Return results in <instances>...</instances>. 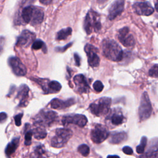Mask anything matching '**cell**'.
<instances>
[{"mask_svg":"<svg viewBox=\"0 0 158 158\" xmlns=\"http://www.w3.org/2000/svg\"><path fill=\"white\" fill-rule=\"evenodd\" d=\"M103 55L109 60L118 62L123 58V51L117 42L111 39H105L102 42Z\"/></svg>","mask_w":158,"mask_h":158,"instance_id":"obj_1","label":"cell"},{"mask_svg":"<svg viewBox=\"0 0 158 158\" xmlns=\"http://www.w3.org/2000/svg\"><path fill=\"white\" fill-rule=\"evenodd\" d=\"M84 29L88 35L93 31L98 32L101 28L99 15L95 11L90 10L87 13L84 21Z\"/></svg>","mask_w":158,"mask_h":158,"instance_id":"obj_2","label":"cell"},{"mask_svg":"<svg viewBox=\"0 0 158 158\" xmlns=\"http://www.w3.org/2000/svg\"><path fill=\"white\" fill-rule=\"evenodd\" d=\"M111 99L107 97L101 98L89 105L90 112L96 116L100 117L107 114L110 109Z\"/></svg>","mask_w":158,"mask_h":158,"instance_id":"obj_3","label":"cell"},{"mask_svg":"<svg viewBox=\"0 0 158 158\" xmlns=\"http://www.w3.org/2000/svg\"><path fill=\"white\" fill-rule=\"evenodd\" d=\"M72 136V131L68 128H59L56 130L55 135L52 138L51 144L54 148H60L64 146Z\"/></svg>","mask_w":158,"mask_h":158,"instance_id":"obj_4","label":"cell"},{"mask_svg":"<svg viewBox=\"0 0 158 158\" xmlns=\"http://www.w3.org/2000/svg\"><path fill=\"white\" fill-rule=\"evenodd\" d=\"M57 118L56 112L51 110H41L34 118V122L43 127L51 125Z\"/></svg>","mask_w":158,"mask_h":158,"instance_id":"obj_5","label":"cell"},{"mask_svg":"<svg viewBox=\"0 0 158 158\" xmlns=\"http://www.w3.org/2000/svg\"><path fill=\"white\" fill-rule=\"evenodd\" d=\"M152 111L151 104L149 96L146 92L143 93L141 102L138 109L139 117L141 120H145L148 119L151 115Z\"/></svg>","mask_w":158,"mask_h":158,"instance_id":"obj_6","label":"cell"},{"mask_svg":"<svg viewBox=\"0 0 158 158\" xmlns=\"http://www.w3.org/2000/svg\"><path fill=\"white\" fill-rule=\"evenodd\" d=\"M109 133L107 128L101 124H96L91 131L92 141L97 144L101 143L106 140L109 136Z\"/></svg>","mask_w":158,"mask_h":158,"instance_id":"obj_7","label":"cell"},{"mask_svg":"<svg viewBox=\"0 0 158 158\" xmlns=\"http://www.w3.org/2000/svg\"><path fill=\"white\" fill-rule=\"evenodd\" d=\"M62 122L64 125L75 124L80 127H83L87 123L88 119L85 115L82 114H70L64 115Z\"/></svg>","mask_w":158,"mask_h":158,"instance_id":"obj_8","label":"cell"},{"mask_svg":"<svg viewBox=\"0 0 158 158\" xmlns=\"http://www.w3.org/2000/svg\"><path fill=\"white\" fill-rule=\"evenodd\" d=\"M85 51L86 53L88 62L91 67H96L99 65L100 59L98 55V49L90 44H86L85 46Z\"/></svg>","mask_w":158,"mask_h":158,"instance_id":"obj_9","label":"cell"},{"mask_svg":"<svg viewBox=\"0 0 158 158\" xmlns=\"http://www.w3.org/2000/svg\"><path fill=\"white\" fill-rule=\"evenodd\" d=\"M118 39L119 41L127 48L133 47L135 44L134 37L132 35L129 33V28L127 27L119 30Z\"/></svg>","mask_w":158,"mask_h":158,"instance_id":"obj_10","label":"cell"},{"mask_svg":"<svg viewBox=\"0 0 158 158\" xmlns=\"http://www.w3.org/2000/svg\"><path fill=\"white\" fill-rule=\"evenodd\" d=\"M8 64L12 69L13 72L17 76H23L27 73L25 66L21 60L17 57H10L9 58Z\"/></svg>","mask_w":158,"mask_h":158,"instance_id":"obj_11","label":"cell"},{"mask_svg":"<svg viewBox=\"0 0 158 158\" xmlns=\"http://www.w3.org/2000/svg\"><path fill=\"white\" fill-rule=\"evenodd\" d=\"M133 8L136 14L139 15L149 16L154 10L149 2H137L133 5Z\"/></svg>","mask_w":158,"mask_h":158,"instance_id":"obj_12","label":"cell"},{"mask_svg":"<svg viewBox=\"0 0 158 158\" xmlns=\"http://www.w3.org/2000/svg\"><path fill=\"white\" fill-rule=\"evenodd\" d=\"M125 0H115L109 9L108 18L112 20L120 15L124 10Z\"/></svg>","mask_w":158,"mask_h":158,"instance_id":"obj_13","label":"cell"},{"mask_svg":"<svg viewBox=\"0 0 158 158\" xmlns=\"http://www.w3.org/2000/svg\"><path fill=\"white\" fill-rule=\"evenodd\" d=\"M35 38V35L33 32L28 30H25L17 38L16 46L20 47H27L34 41Z\"/></svg>","mask_w":158,"mask_h":158,"instance_id":"obj_14","label":"cell"},{"mask_svg":"<svg viewBox=\"0 0 158 158\" xmlns=\"http://www.w3.org/2000/svg\"><path fill=\"white\" fill-rule=\"evenodd\" d=\"M73 82L78 92L80 93H88L89 91V86L87 79L83 74H78L74 77Z\"/></svg>","mask_w":158,"mask_h":158,"instance_id":"obj_15","label":"cell"},{"mask_svg":"<svg viewBox=\"0 0 158 158\" xmlns=\"http://www.w3.org/2000/svg\"><path fill=\"white\" fill-rule=\"evenodd\" d=\"M28 92L29 88L28 87L24 84H22L20 86L18 89L17 98L19 99V106L23 107L27 105V99L28 98Z\"/></svg>","mask_w":158,"mask_h":158,"instance_id":"obj_16","label":"cell"},{"mask_svg":"<svg viewBox=\"0 0 158 158\" xmlns=\"http://www.w3.org/2000/svg\"><path fill=\"white\" fill-rule=\"evenodd\" d=\"M75 101L73 98H70L65 101H62L57 98H55L51 101V107L52 109H61L70 107L75 104Z\"/></svg>","mask_w":158,"mask_h":158,"instance_id":"obj_17","label":"cell"},{"mask_svg":"<svg viewBox=\"0 0 158 158\" xmlns=\"http://www.w3.org/2000/svg\"><path fill=\"white\" fill-rule=\"evenodd\" d=\"M44 19V12L43 9L39 7L34 6L33 12L30 23L33 25H36L41 23Z\"/></svg>","mask_w":158,"mask_h":158,"instance_id":"obj_18","label":"cell"},{"mask_svg":"<svg viewBox=\"0 0 158 158\" xmlns=\"http://www.w3.org/2000/svg\"><path fill=\"white\" fill-rule=\"evenodd\" d=\"M127 136L125 132H114L110 135L109 142L112 144H119L127 139Z\"/></svg>","mask_w":158,"mask_h":158,"instance_id":"obj_19","label":"cell"},{"mask_svg":"<svg viewBox=\"0 0 158 158\" xmlns=\"http://www.w3.org/2000/svg\"><path fill=\"white\" fill-rule=\"evenodd\" d=\"M146 157H158V139L152 140L146 152Z\"/></svg>","mask_w":158,"mask_h":158,"instance_id":"obj_20","label":"cell"},{"mask_svg":"<svg viewBox=\"0 0 158 158\" xmlns=\"http://www.w3.org/2000/svg\"><path fill=\"white\" fill-rule=\"evenodd\" d=\"M125 119L124 116L120 111L115 110L110 116V120L112 124L114 125H118L123 122Z\"/></svg>","mask_w":158,"mask_h":158,"instance_id":"obj_21","label":"cell"},{"mask_svg":"<svg viewBox=\"0 0 158 158\" xmlns=\"http://www.w3.org/2000/svg\"><path fill=\"white\" fill-rule=\"evenodd\" d=\"M34 6H28L24 7L22 11V18L25 23H30L33 12Z\"/></svg>","mask_w":158,"mask_h":158,"instance_id":"obj_22","label":"cell"},{"mask_svg":"<svg viewBox=\"0 0 158 158\" xmlns=\"http://www.w3.org/2000/svg\"><path fill=\"white\" fill-rule=\"evenodd\" d=\"M19 138H15L10 142L6 146L5 149V153L6 156H10L12 155L16 150L19 146Z\"/></svg>","mask_w":158,"mask_h":158,"instance_id":"obj_23","label":"cell"},{"mask_svg":"<svg viewBox=\"0 0 158 158\" xmlns=\"http://www.w3.org/2000/svg\"><path fill=\"white\" fill-rule=\"evenodd\" d=\"M72 30L70 27L63 28L57 33L56 38L57 40H65L72 34Z\"/></svg>","mask_w":158,"mask_h":158,"instance_id":"obj_24","label":"cell"},{"mask_svg":"<svg viewBox=\"0 0 158 158\" xmlns=\"http://www.w3.org/2000/svg\"><path fill=\"white\" fill-rule=\"evenodd\" d=\"M33 132V135L36 139H43L44 138L46 135L47 133L46 130L44 128H40V127H36L34 128L32 131Z\"/></svg>","mask_w":158,"mask_h":158,"instance_id":"obj_25","label":"cell"},{"mask_svg":"<svg viewBox=\"0 0 158 158\" xmlns=\"http://www.w3.org/2000/svg\"><path fill=\"white\" fill-rule=\"evenodd\" d=\"M62 88L61 85L57 81H49L48 83V93H56L59 91Z\"/></svg>","mask_w":158,"mask_h":158,"instance_id":"obj_26","label":"cell"},{"mask_svg":"<svg viewBox=\"0 0 158 158\" xmlns=\"http://www.w3.org/2000/svg\"><path fill=\"white\" fill-rule=\"evenodd\" d=\"M147 144V138L146 136H143L141 139L140 144L136 146V151L138 154H142L144 153L145 148Z\"/></svg>","mask_w":158,"mask_h":158,"instance_id":"obj_27","label":"cell"},{"mask_svg":"<svg viewBox=\"0 0 158 158\" xmlns=\"http://www.w3.org/2000/svg\"><path fill=\"white\" fill-rule=\"evenodd\" d=\"M78 151L83 156H85V157L88 156L89 153V147L85 144H81L80 146H79L78 148Z\"/></svg>","mask_w":158,"mask_h":158,"instance_id":"obj_28","label":"cell"},{"mask_svg":"<svg viewBox=\"0 0 158 158\" xmlns=\"http://www.w3.org/2000/svg\"><path fill=\"white\" fill-rule=\"evenodd\" d=\"M43 47L46 48L45 44L43 41H41L40 40H37L35 41H34V43H33L32 46H31L32 49H39L41 48L44 49V48H43Z\"/></svg>","mask_w":158,"mask_h":158,"instance_id":"obj_29","label":"cell"},{"mask_svg":"<svg viewBox=\"0 0 158 158\" xmlns=\"http://www.w3.org/2000/svg\"><path fill=\"white\" fill-rule=\"evenodd\" d=\"M149 75L152 77L158 78V64L154 65L149 70Z\"/></svg>","mask_w":158,"mask_h":158,"instance_id":"obj_30","label":"cell"},{"mask_svg":"<svg viewBox=\"0 0 158 158\" xmlns=\"http://www.w3.org/2000/svg\"><path fill=\"white\" fill-rule=\"evenodd\" d=\"M93 88L96 92L99 93L102 91V89L104 88V85L101 81L97 80L93 84Z\"/></svg>","mask_w":158,"mask_h":158,"instance_id":"obj_31","label":"cell"},{"mask_svg":"<svg viewBox=\"0 0 158 158\" xmlns=\"http://www.w3.org/2000/svg\"><path fill=\"white\" fill-rule=\"evenodd\" d=\"M33 135L32 131H28L25 135V144L28 146L31 144V138Z\"/></svg>","mask_w":158,"mask_h":158,"instance_id":"obj_32","label":"cell"},{"mask_svg":"<svg viewBox=\"0 0 158 158\" xmlns=\"http://www.w3.org/2000/svg\"><path fill=\"white\" fill-rule=\"evenodd\" d=\"M35 153L38 155V156H42V154H44V147L43 146H38L37 147H36L35 149Z\"/></svg>","mask_w":158,"mask_h":158,"instance_id":"obj_33","label":"cell"},{"mask_svg":"<svg viewBox=\"0 0 158 158\" xmlns=\"http://www.w3.org/2000/svg\"><path fill=\"white\" fill-rule=\"evenodd\" d=\"M23 116V114L20 113L14 117V120H15V123L17 126H20L21 125V118Z\"/></svg>","mask_w":158,"mask_h":158,"instance_id":"obj_34","label":"cell"},{"mask_svg":"<svg viewBox=\"0 0 158 158\" xmlns=\"http://www.w3.org/2000/svg\"><path fill=\"white\" fill-rule=\"evenodd\" d=\"M122 151L127 155H131L133 154V150L129 146H124L122 149Z\"/></svg>","mask_w":158,"mask_h":158,"instance_id":"obj_35","label":"cell"},{"mask_svg":"<svg viewBox=\"0 0 158 158\" xmlns=\"http://www.w3.org/2000/svg\"><path fill=\"white\" fill-rule=\"evenodd\" d=\"M72 44V43H69L68 44L65 45V46L64 47H63V48H56V51H57V52H64V51H65L67 48H69L70 46H71Z\"/></svg>","mask_w":158,"mask_h":158,"instance_id":"obj_36","label":"cell"},{"mask_svg":"<svg viewBox=\"0 0 158 158\" xmlns=\"http://www.w3.org/2000/svg\"><path fill=\"white\" fill-rule=\"evenodd\" d=\"M4 44H5V39L4 37L1 36L0 37V54L2 53L3 51Z\"/></svg>","mask_w":158,"mask_h":158,"instance_id":"obj_37","label":"cell"},{"mask_svg":"<svg viewBox=\"0 0 158 158\" xmlns=\"http://www.w3.org/2000/svg\"><path fill=\"white\" fill-rule=\"evenodd\" d=\"M7 115L5 112H1L0 113V123L4 122L7 119Z\"/></svg>","mask_w":158,"mask_h":158,"instance_id":"obj_38","label":"cell"},{"mask_svg":"<svg viewBox=\"0 0 158 158\" xmlns=\"http://www.w3.org/2000/svg\"><path fill=\"white\" fill-rule=\"evenodd\" d=\"M74 59H75V64L77 66H80V57L78 56V54L75 53L74 54Z\"/></svg>","mask_w":158,"mask_h":158,"instance_id":"obj_39","label":"cell"},{"mask_svg":"<svg viewBox=\"0 0 158 158\" xmlns=\"http://www.w3.org/2000/svg\"><path fill=\"white\" fill-rule=\"evenodd\" d=\"M53 1L54 0H40V2L44 5H48V4H51Z\"/></svg>","mask_w":158,"mask_h":158,"instance_id":"obj_40","label":"cell"},{"mask_svg":"<svg viewBox=\"0 0 158 158\" xmlns=\"http://www.w3.org/2000/svg\"><path fill=\"white\" fill-rule=\"evenodd\" d=\"M108 0H98V2L99 4H103V3H105L106 2H107Z\"/></svg>","mask_w":158,"mask_h":158,"instance_id":"obj_41","label":"cell"},{"mask_svg":"<svg viewBox=\"0 0 158 158\" xmlns=\"http://www.w3.org/2000/svg\"><path fill=\"white\" fill-rule=\"evenodd\" d=\"M155 9L158 12V2L155 3Z\"/></svg>","mask_w":158,"mask_h":158,"instance_id":"obj_42","label":"cell"},{"mask_svg":"<svg viewBox=\"0 0 158 158\" xmlns=\"http://www.w3.org/2000/svg\"><path fill=\"white\" fill-rule=\"evenodd\" d=\"M158 2V0H157V2Z\"/></svg>","mask_w":158,"mask_h":158,"instance_id":"obj_43","label":"cell"},{"mask_svg":"<svg viewBox=\"0 0 158 158\" xmlns=\"http://www.w3.org/2000/svg\"><path fill=\"white\" fill-rule=\"evenodd\" d=\"M157 27H158V23H157Z\"/></svg>","mask_w":158,"mask_h":158,"instance_id":"obj_44","label":"cell"}]
</instances>
